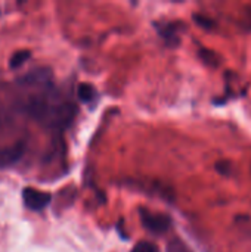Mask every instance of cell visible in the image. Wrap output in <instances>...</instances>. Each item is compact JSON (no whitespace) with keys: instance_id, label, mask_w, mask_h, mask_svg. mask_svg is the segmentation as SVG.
I'll return each mask as SVG.
<instances>
[{"instance_id":"3","label":"cell","mask_w":251,"mask_h":252,"mask_svg":"<svg viewBox=\"0 0 251 252\" xmlns=\"http://www.w3.org/2000/svg\"><path fill=\"white\" fill-rule=\"evenodd\" d=\"M141 220H142V226L155 235H163L170 227V220L164 214H152L146 210H142Z\"/></svg>"},{"instance_id":"1","label":"cell","mask_w":251,"mask_h":252,"mask_svg":"<svg viewBox=\"0 0 251 252\" xmlns=\"http://www.w3.org/2000/svg\"><path fill=\"white\" fill-rule=\"evenodd\" d=\"M18 81L34 90L21 105L24 114L47 128H65L71 124L75 106L56 89L49 69H34Z\"/></svg>"},{"instance_id":"4","label":"cell","mask_w":251,"mask_h":252,"mask_svg":"<svg viewBox=\"0 0 251 252\" xmlns=\"http://www.w3.org/2000/svg\"><path fill=\"white\" fill-rule=\"evenodd\" d=\"M25 152V143L24 142H16L12 146L0 149V170L9 168L13 164H16Z\"/></svg>"},{"instance_id":"2","label":"cell","mask_w":251,"mask_h":252,"mask_svg":"<svg viewBox=\"0 0 251 252\" xmlns=\"http://www.w3.org/2000/svg\"><path fill=\"white\" fill-rule=\"evenodd\" d=\"M22 201L25 204V207L34 213L43 211L52 201L50 193L43 192V190H37L34 188H25L22 190Z\"/></svg>"},{"instance_id":"6","label":"cell","mask_w":251,"mask_h":252,"mask_svg":"<svg viewBox=\"0 0 251 252\" xmlns=\"http://www.w3.org/2000/svg\"><path fill=\"white\" fill-rule=\"evenodd\" d=\"M77 94H78V99L84 103H90L95 97H96V90L92 84H87V83H81L77 89Z\"/></svg>"},{"instance_id":"7","label":"cell","mask_w":251,"mask_h":252,"mask_svg":"<svg viewBox=\"0 0 251 252\" xmlns=\"http://www.w3.org/2000/svg\"><path fill=\"white\" fill-rule=\"evenodd\" d=\"M132 252H160L157 245H154L152 242H148V241H142L139 244L135 245V248L132 250Z\"/></svg>"},{"instance_id":"8","label":"cell","mask_w":251,"mask_h":252,"mask_svg":"<svg viewBox=\"0 0 251 252\" xmlns=\"http://www.w3.org/2000/svg\"><path fill=\"white\" fill-rule=\"evenodd\" d=\"M167 252H192L189 250V247L186 244H183L182 241L179 239H175L169 244V248H167Z\"/></svg>"},{"instance_id":"5","label":"cell","mask_w":251,"mask_h":252,"mask_svg":"<svg viewBox=\"0 0 251 252\" xmlns=\"http://www.w3.org/2000/svg\"><path fill=\"white\" fill-rule=\"evenodd\" d=\"M31 56V52L28 49H21V50H16L10 58H9V68L10 69H18L21 68Z\"/></svg>"},{"instance_id":"9","label":"cell","mask_w":251,"mask_h":252,"mask_svg":"<svg viewBox=\"0 0 251 252\" xmlns=\"http://www.w3.org/2000/svg\"><path fill=\"white\" fill-rule=\"evenodd\" d=\"M0 124H1V118H0Z\"/></svg>"}]
</instances>
